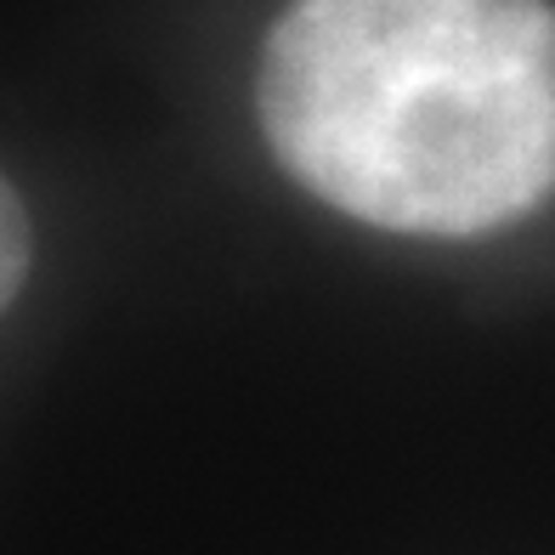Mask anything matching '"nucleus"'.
<instances>
[{
  "label": "nucleus",
  "instance_id": "2",
  "mask_svg": "<svg viewBox=\"0 0 555 555\" xmlns=\"http://www.w3.org/2000/svg\"><path fill=\"white\" fill-rule=\"evenodd\" d=\"M17 267H23L17 261V198L7 193V295L17 289Z\"/></svg>",
  "mask_w": 555,
  "mask_h": 555
},
{
  "label": "nucleus",
  "instance_id": "1",
  "mask_svg": "<svg viewBox=\"0 0 555 555\" xmlns=\"http://www.w3.org/2000/svg\"><path fill=\"white\" fill-rule=\"evenodd\" d=\"M278 159L335 210L465 238L555 193L544 0H295L261 57Z\"/></svg>",
  "mask_w": 555,
  "mask_h": 555
}]
</instances>
